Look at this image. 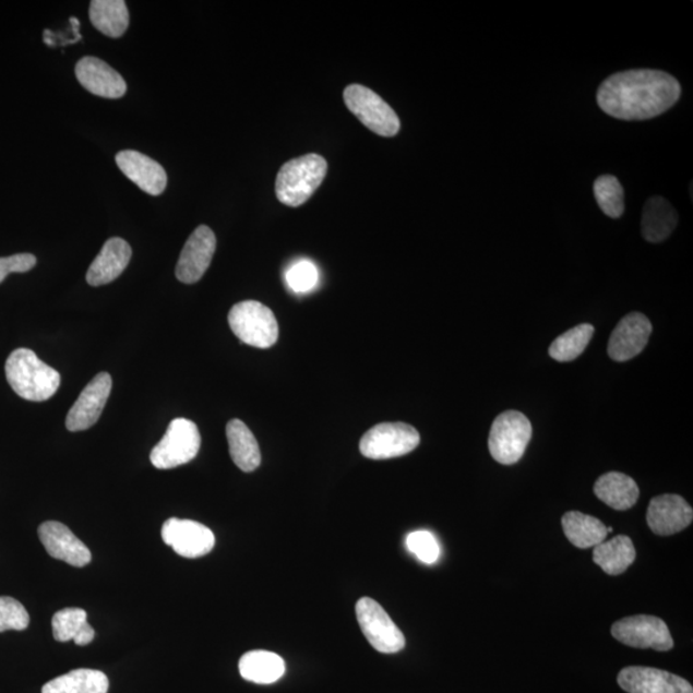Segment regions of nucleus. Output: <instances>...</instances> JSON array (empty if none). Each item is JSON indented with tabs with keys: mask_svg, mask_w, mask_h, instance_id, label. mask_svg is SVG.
<instances>
[{
	"mask_svg": "<svg viewBox=\"0 0 693 693\" xmlns=\"http://www.w3.org/2000/svg\"><path fill=\"white\" fill-rule=\"evenodd\" d=\"M53 637L58 642L74 641L77 646L92 644L96 632L87 623L86 611L69 608L56 612L52 620Z\"/></svg>",
	"mask_w": 693,
	"mask_h": 693,
	"instance_id": "c85d7f7f",
	"label": "nucleus"
},
{
	"mask_svg": "<svg viewBox=\"0 0 693 693\" xmlns=\"http://www.w3.org/2000/svg\"><path fill=\"white\" fill-rule=\"evenodd\" d=\"M163 539L174 551L187 559L206 557L214 550L215 535L213 530L199 522L171 517L163 527Z\"/></svg>",
	"mask_w": 693,
	"mask_h": 693,
	"instance_id": "9b49d317",
	"label": "nucleus"
},
{
	"mask_svg": "<svg viewBox=\"0 0 693 693\" xmlns=\"http://www.w3.org/2000/svg\"><path fill=\"white\" fill-rule=\"evenodd\" d=\"M31 623V617L24 605L12 597L0 596V632L24 631Z\"/></svg>",
	"mask_w": 693,
	"mask_h": 693,
	"instance_id": "2f4dec72",
	"label": "nucleus"
},
{
	"mask_svg": "<svg viewBox=\"0 0 693 693\" xmlns=\"http://www.w3.org/2000/svg\"><path fill=\"white\" fill-rule=\"evenodd\" d=\"M646 519L655 535L673 536L691 525L693 510L682 495L661 494L652 500Z\"/></svg>",
	"mask_w": 693,
	"mask_h": 693,
	"instance_id": "dca6fc26",
	"label": "nucleus"
},
{
	"mask_svg": "<svg viewBox=\"0 0 693 693\" xmlns=\"http://www.w3.org/2000/svg\"><path fill=\"white\" fill-rule=\"evenodd\" d=\"M7 382L21 398L43 403L52 398L61 384V375L43 362L32 349L19 348L5 362Z\"/></svg>",
	"mask_w": 693,
	"mask_h": 693,
	"instance_id": "f03ea898",
	"label": "nucleus"
},
{
	"mask_svg": "<svg viewBox=\"0 0 693 693\" xmlns=\"http://www.w3.org/2000/svg\"><path fill=\"white\" fill-rule=\"evenodd\" d=\"M111 391V375L100 373L94 377L93 381L80 393L65 418V427L70 432H83L96 425L105 410Z\"/></svg>",
	"mask_w": 693,
	"mask_h": 693,
	"instance_id": "f8f14e48",
	"label": "nucleus"
},
{
	"mask_svg": "<svg viewBox=\"0 0 693 693\" xmlns=\"http://www.w3.org/2000/svg\"><path fill=\"white\" fill-rule=\"evenodd\" d=\"M611 634L623 645L634 648L669 652L674 646L667 623L653 616H634L619 620L612 624Z\"/></svg>",
	"mask_w": 693,
	"mask_h": 693,
	"instance_id": "9d476101",
	"label": "nucleus"
},
{
	"mask_svg": "<svg viewBox=\"0 0 693 693\" xmlns=\"http://www.w3.org/2000/svg\"><path fill=\"white\" fill-rule=\"evenodd\" d=\"M38 531L44 549L50 557L76 567L91 563L89 549L62 523H43Z\"/></svg>",
	"mask_w": 693,
	"mask_h": 693,
	"instance_id": "a211bd4d",
	"label": "nucleus"
},
{
	"mask_svg": "<svg viewBox=\"0 0 693 693\" xmlns=\"http://www.w3.org/2000/svg\"><path fill=\"white\" fill-rule=\"evenodd\" d=\"M343 98L349 111L373 133L384 138L399 133L401 121L397 113L369 87L349 85L343 93Z\"/></svg>",
	"mask_w": 693,
	"mask_h": 693,
	"instance_id": "0eeeda50",
	"label": "nucleus"
},
{
	"mask_svg": "<svg viewBox=\"0 0 693 693\" xmlns=\"http://www.w3.org/2000/svg\"><path fill=\"white\" fill-rule=\"evenodd\" d=\"M678 225L676 208L662 196H652L642 214V236L650 243H661L672 236Z\"/></svg>",
	"mask_w": 693,
	"mask_h": 693,
	"instance_id": "4be33fe9",
	"label": "nucleus"
},
{
	"mask_svg": "<svg viewBox=\"0 0 693 693\" xmlns=\"http://www.w3.org/2000/svg\"><path fill=\"white\" fill-rule=\"evenodd\" d=\"M531 438V425L519 411H505L493 421L488 447L495 462L513 465L519 462Z\"/></svg>",
	"mask_w": 693,
	"mask_h": 693,
	"instance_id": "423d86ee",
	"label": "nucleus"
},
{
	"mask_svg": "<svg viewBox=\"0 0 693 693\" xmlns=\"http://www.w3.org/2000/svg\"><path fill=\"white\" fill-rule=\"evenodd\" d=\"M89 17L93 26L109 38H121L130 22L128 5L123 0H93Z\"/></svg>",
	"mask_w": 693,
	"mask_h": 693,
	"instance_id": "393cba45",
	"label": "nucleus"
},
{
	"mask_svg": "<svg viewBox=\"0 0 693 693\" xmlns=\"http://www.w3.org/2000/svg\"><path fill=\"white\" fill-rule=\"evenodd\" d=\"M406 546L408 551L413 552L425 564L432 565L440 559V543L430 531H413L406 538Z\"/></svg>",
	"mask_w": 693,
	"mask_h": 693,
	"instance_id": "473e14b6",
	"label": "nucleus"
},
{
	"mask_svg": "<svg viewBox=\"0 0 693 693\" xmlns=\"http://www.w3.org/2000/svg\"><path fill=\"white\" fill-rule=\"evenodd\" d=\"M201 433L195 422L178 418L170 422L166 434L151 452V463L160 470L191 463L201 449Z\"/></svg>",
	"mask_w": 693,
	"mask_h": 693,
	"instance_id": "39448f33",
	"label": "nucleus"
},
{
	"mask_svg": "<svg viewBox=\"0 0 693 693\" xmlns=\"http://www.w3.org/2000/svg\"><path fill=\"white\" fill-rule=\"evenodd\" d=\"M239 673L248 682L272 684L279 681L286 673V662L274 653L250 652L240 658Z\"/></svg>",
	"mask_w": 693,
	"mask_h": 693,
	"instance_id": "b1692460",
	"label": "nucleus"
},
{
	"mask_svg": "<svg viewBox=\"0 0 693 693\" xmlns=\"http://www.w3.org/2000/svg\"><path fill=\"white\" fill-rule=\"evenodd\" d=\"M420 434L405 422H382L363 434L360 451L371 459H389L410 454L419 446Z\"/></svg>",
	"mask_w": 693,
	"mask_h": 693,
	"instance_id": "6e6552de",
	"label": "nucleus"
},
{
	"mask_svg": "<svg viewBox=\"0 0 693 693\" xmlns=\"http://www.w3.org/2000/svg\"><path fill=\"white\" fill-rule=\"evenodd\" d=\"M681 97V84L659 70H630L598 87L597 104L611 118L644 121L667 112Z\"/></svg>",
	"mask_w": 693,
	"mask_h": 693,
	"instance_id": "f257e3e1",
	"label": "nucleus"
},
{
	"mask_svg": "<svg viewBox=\"0 0 693 693\" xmlns=\"http://www.w3.org/2000/svg\"><path fill=\"white\" fill-rule=\"evenodd\" d=\"M226 438L232 462L244 473H252L261 465V451L256 438L242 420L232 419L226 426Z\"/></svg>",
	"mask_w": 693,
	"mask_h": 693,
	"instance_id": "5701e85b",
	"label": "nucleus"
},
{
	"mask_svg": "<svg viewBox=\"0 0 693 693\" xmlns=\"http://www.w3.org/2000/svg\"><path fill=\"white\" fill-rule=\"evenodd\" d=\"M595 199L602 213L611 218L624 214V189L619 180L611 175H602L594 184Z\"/></svg>",
	"mask_w": 693,
	"mask_h": 693,
	"instance_id": "7c9ffc66",
	"label": "nucleus"
},
{
	"mask_svg": "<svg viewBox=\"0 0 693 693\" xmlns=\"http://www.w3.org/2000/svg\"><path fill=\"white\" fill-rule=\"evenodd\" d=\"M636 554L630 537L617 536L595 547L594 561L605 573L620 575L634 563Z\"/></svg>",
	"mask_w": 693,
	"mask_h": 693,
	"instance_id": "cd10ccee",
	"label": "nucleus"
},
{
	"mask_svg": "<svg viewBox=\"0 0 693 693\" xmlns=\"http://www.w3.org/2000/svg\"><path fill=\"white\" fill-rule=\"evenodd\" d=\"M653 333L652 321L644 313L632 312L619 321L609 339L608 354L612 360L624 362L638 356Z\"/></svg>",
	"mask_w": 693,
	"mask_h": 693,
	"instance_id": "4468645a",
	"label": "nucleus"
},
{
	"mask_svg": "<svg viewBox=\"0 0 693 693\" xmlns=\"http://www.w3.org/2000/svg\"><path fill=\"white\" fill-rule=\"evenodd\" d=\"M326 174V159L316 153L288 160L276 177L277 200L289 207L302 206L318 191Z\"/></svg>",
	"mask_w": 693,
	"mask_h": 693,
	"instance_id": "7ed1b4c3",
	"label": "nucleus"
},
{
	"mask_svg": "<svg viewBox=\"0 0 693 693\" xmlns=\"http://www.w3.org/2000/svg\"><path fill=\"white\" fill-rule=\"evenodd\" d=\"M618 683L629 693H693L692 685L682 677L648 667L624 668Z\"/></svg>",
	"mask_w": 693,
	"mask_h": 693,
	"instance_id": "2eb2a0df",
	"label": "nucleus"
},
{
	"mask_svg": "<svg viewBox=\"0 0 693 693\" xmlns=\"http://www.w3.org/2000/svg\"><path fill=\"white\" fill-rule=\"evenodd\" d=\"M116 164L126 177L133 181L143 192L159 195L165 192L167 175L163 166L155 159L136 151H121L116 156Z\"/></svg>",
	"mask_w": 693,
	"mask_h": 693,
	"instance_id": "6ab92c4d",
	"label": "nucleus"
},
{
	"mask_svg": "<svg viewBox=\"0 0 693 693\" xmlns=\"http://www.w3.org/2000/svg\"><path fill=\"white\" fill-rule=\"evenodd\" d=\"M77 82L84 89L101 98L118 99L126 96V80L111 65L97 57H84L75 68Z\"/></svg>",
	"mask_w": 693,
	"mask_h": 693,
	"instance_id": "f3484780",
	"label": "nucleus"
},
{
	"mask_svg": "<svg viewBox=\"0 0 693 693\" xmlns=\"http://www.w3.org/2000/svg\"><path fill=\"white\" fill-rule=\"evenodd\" d=\"M595 334V327L590 324H581L573 330L561 334L560 337L552 342L549 354L553 360L560 362H569L585 353L590 339Z\"/></svg>",
	"mask_w": 693,
	"mask_h": 693,
	"instance_id": "c756f323",
	"label": "nucleus"
},
{
	"mask_svg": "<svg viewBox=\"0 0 693 693\" xmlns=\"http://www.w3.org/2000/svg\"><path fill=\"white\" fill-rule=\"evenodd\" d=\"M566 538L578 549L596 547L607 539L608 529L601 521L580 512H569L561 519Z\"/></svg>",
	"mask_w": 693,
	"mask_h": 693,
	"instance_id": "bb28decb",
	"label": "nucleus"
},
{
	"mask_svg": "<svg viewBox=\"0 0 693 693\" xmlns=\"http://www.w3.org/2000/svg\"><path fill=\"white\" fill-rule=\"evenodd\" d=\"M108 677L94 669H76L44 684L41 693H108Z\"/></svg>",
	"mask_w": 693,
	"mask_h": 693,
	"instance_id": "a878e982",
	"label": "nucleus"
},
{
	"mask_svg": "<svg viewBox=\"0 0 693 693\" xmlns=\"http://www.w3.org/2000/svg\"><path fill=\"white\" fill-rule=\"evenodd\" d=\"M130 244L121 238L108 239L86 273V282L92 287L106 286L126 272L131 260Z\"/></svg>",
	"mask_w": 693,
	"mask_h": 693,
	"instance_id": "aec40b11",
	"label": "nucleus"
},
{
	"mask_svg": "<svg viewBox=\"0 0 693 693\" xmlns=\"http://www.w3.org/2000/svg\"><path fill=\"white\" fill-rule=\"evenodd\" d=\"M356 617L365 638L377 652L396 654L404 650L406 646L404 633L393 622L382 605H379L373 598L362 597L356 604Z\"/></svg>",
	"mask_w": 693,
	"mask_h": 693,
	"instance_id": "1a4fd4ad",
	"label": "nucleus"
},
{
	"mask_svg": "<svg viewBox=\"0 0 693 693\" xmlns=\"http://www.w3.org/2000/svg\"><path fill=\"white\" fill-rule=\"evenodd\" d=\"M594 491L598 500L618 512L630 510L636 505L640 498L636 481L618 471H610L598 478Z\"/></svg>",
	"mask_w": 693,
	"mask_h": 693,
	"instance_id": "412c9836",
	"label": "nucleus"
},
{
	"mask_svg": "<svg viewBox=\"0 0 693 693\" xmlns=\"http://www.w3.org/2000/svg\"><path fill=\"white\" fill-rule=\"evenodd\" d=\"M228 320L232 333L248 346L270 348L279 338V325L273 311L258 301L232 306Z\"/></svg>",
	"mask_w": 693,
	"mask_h": 693,
	"instance_id": "20e7f679",
	"label": "nucleus"
},
{
	"mask_svg": "<svg viewBox=\"0 0 693 693\" xmlns=\"http://www.w3.org/2000/svg\"><path fill=\"white\" fill-rule=\"evenodd\" d=\"M286 279L296 294H308L318 286V267L311 261H299L288 268Z\"/></svg>",
	"mask_w": 693,
	"mask_h": 693,
	"instance_id": "72a5a7b5",
	"label": "nucleus"
},
{
	"mask_svg": "<svg viewBox=\"0 0 693 693\" xmlns=\"http://www.w3.org/2000/svg\"><path fill=\"white\" fill-rule=\"evenodd\" d=\"M216 251L215 232L206 225H201L189 237L182 248L177 265L178 280L184 284L200 282L206 274Z\"/></svg>",
	"mask_w": 693,
	"mask_h": 693,
	"instance_id": "ddd939ff",
	"label": "nucleus"
},
{
	"mask_svg": "<svg viewBox=\"0 0 693 693\" xmlns=\"http://www.w3.org/2000/svg\"><path fill=\"white\" fill-rule=\"evenodd\" d=\"M36 265V258L32 253L13 254L0 258V283L13 273H27Z\"/></svg>",
	"mask_w": 693,
	"mask_h": 693,
	"instance_id": "f704fd0d",
	"label": "nucleus"
}]
</instances>
